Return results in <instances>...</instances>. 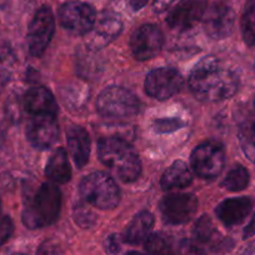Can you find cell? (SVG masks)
<instances>
[{"mask_svg": "<svg viewBox=\"0 0 255 255\" xmlns=\"http://www.w3.org/2000/svg\"><path fill=\"white\" fill-rule=\"evenodd\" d=\"M189 87L202 102H220L237 93L239 82L233 70L215 56H205L190 72Z\"/></svg>", "mask_w": 255, "mask_h": 255, "instance_id": "6da1fadb", "label": "cell"}, {"mask_svg": "<svg viewBox=\"0 0 255 255\" xmlns=\"http://www.w3.org/2000/svg\"><path fill=\"white\" fill-rule=\"evenodd\" d=\"M99 159L123 181H134L141 171L140 159L130 144L122 138H102L98 143Z\"/></svg>", "mask_w": 255, "mask_h": 255, "instance_id": "7a4b0ae2", "label": "cell"}, {"mask_svg": "<svg viewBox=\"0 0 255 255\" xmlns=\"http://www.w3.org/2000/svg\"><path fill=\"white\" fill-rule=\"evenodd\" d=\"M61 194L54 184H43L23 212V223L29 229L48 227L60 213Z\"/></svg>", "mask_w": 255, "mask_h": 255, "instance_id": "3957f363", "label": "cell"}, {"mask_svg": "<svg viewBox=\"0 0 255 255\" xmlns=\"http://www.w3.org/2000/svg\"><path fill=\"white\" fill-rule=\"evenodd\" d=\"M79 190L85 202L100 209H113L119 204L120 190L117 183L112 176L102 171L83 178Z\"/></svg>", "mask_w": 255, "mask_h": 255, "instance_id": "277c9868", "label": "cell"}, {"mask_svg": "<svg viewBox=\"0 0 255 255\" xmlns=\"http://www.w3.org/2000/svg\"><path fill=\"white\" fill-rule=\"evenodd\" d=\"M97 109L103 117L128 118L138 114L140 102L133 93L124 88L110 87L100 93Z\"/></svg>", "mask_w": 255, "mask_h": 255, "instance_id": "5b68a950", "label": "cell"}, {"mask_svg": "<svg viewBox=\"0 0 255 255\" xmlns=\"http://www.w3.org/2000/svg\"><path fill=\"white\" fill-rule=\"evenodd\" d=\"M225 164V150L218 141H204L191 154V166L202 178L213 179L222 173Z\"/></svg>", "mask_w": 255, "mask_h": 255, "instance_id": "8992f818", "label": "cell"}, {"mask_svg": "<svg viewBox=\"0 0 255 255\" xmlns=\"http://www.w3.org/2000/svg\"><path fill=\"white\" fill-rule=\"evenodd\" d=\"M97 13L94 8L82 1H69L59 9L61 26L74 35H87L94 26Z\"/></svg>", "mask_w": 255, "mask_h": 255, "instance_id": "52a82bcc", "label": "cell"}, {"mask_svg": "<svg viewBox=\"0 0 255 255\" xmlns=\"http://www.w3.org/2000/svg\"><path fill=\"white\" fill-rule=\"evenodd\" d=\"M55 30V20L49 6H41L34 15L28 30L29 51L34 56H41L48 48Z\"/></svg>", "mask_w": 255, "mask_h": 255, "instance_id": "ba28073f", "label": "cell"}, {"mask_svg": "<svg viewBox=\"0 0 255 255\" xmlns=\"http://www.w3.org/2000/svg\"><path fill=\"white\" fill-rule=\"evenodd\" d=\"M184 85V79L173 68H158L151 70L145 79V92L151 98L165 100L178 94Z\"/></svg>", "mask_w": 255, "mask_h": 255, "instance_id": "9c48e42d", "label": "cell"}, {"mask_svg": "<svg viewBox=\"0 0 255 255\" xmlns=\"http://www.w3.org/2000/svg\"><path fill=\"white\" fill-rule=\"evenodd\" d=\"M123 30V21L117 13L112 10H104L97 16L94 26L87 34V48L97 51L104 48L119 36Z\"/></svg>", "mask_w": 255, "mask_h": 255, "instance_id": "30bf717a", "label": "cell"}, {"mask_svg": "<svg viewBox=\"0 0 255 255\" xmlns=\"http://www.w3.org/2000/svg\"><path fill=\"white\" fill-rule=\"evenodd\" d=\"M198 209V199L193 194H169L160 202L164 222L171 225L188 223Z\"/></svg>", "mask_w": 255, "mask_h": 255, "instance_id": "8fae6325", "label": "cell"}, {"mask_svg": "<svg viewBox=\"0 0 255 255\" xmlns=\"http://www.w3.org/2000/svg\"><path fill=\"white\" fill-rule=\"evenodd\" d=\"M164 45V35L153 24H145L134 31L130 39V48L138 60H149L160 53Z\"/></svg>", "mask_w": 255, "mask_h": 255, "instance_id": "7c38bea8", "label": "cell"}, {"mask_svg": "<svg viewBox=\"0 0 255 255\" xmlns=\"http://www.w3.org/2000/svg\"><path fill=\"white\" fill-rule=\"evenodd\" d=\"M207 4V0H180L168 14L166 23L174 30H188L202 20Z\"/></svg>", "mask_w": 255, "mask_h": 255, "instance_id": "4fadbf2b", "label": "cell"}, {"mask_svg": "<svg viewBox=\"0 0 255 255\" xmlns=\"http://www.w3.org/2000/svg\"><path fill=\"white\" fill-rule=\"evenodd\" d=\"M59 135L55 115H34L26 125V136L31 145L38 149H48L54 145Z\"/></svg>", "mask_w": 255, "mask_h": 255, "instance_id": "5bb4252c", "label": "cell"}, {"mask_svg": "<svg viewBox=\"0 0 255 255\" xmlns=\"http://www.w3.org/2000/svg\"><path fill=\"white\" fill-rule=\"evenodd\" d=\"M204 30L210 38L224 39L233 33L235 25V13L225 4H214L205 11Z\"/></svg>", "mask_w": 255, "mask_h": 255, "instance_id": "9a60e30c", "label": "cell"}, {"mask_svg": "<svg viewBox=\"0 0 255 255\" xmlns=\"http://www.w3.org/2000/svg\"><path fill=\"white\" fill-rule=\"evenodd\" d=\"M252 198L239 197L227 199L217 207V215L220 222L227 227H235L245 220L253 209Z\"/></svg>", "mask_w": 255, "mask_h": 255, "instance_id": "2e32d148", "label": "cell"}, {"mask_svg": "<svg viewBox=\"0 0 255 255\" xmlns=\"http://www.w3.org/2000/svg\"><path fill=\"white\" fill-rule=\"evenodd\" d=\"M23 104L24 108L33 115H56L58 113L55 98L46 88L43 87L31 88L30 90H28L24 97Z\"/></svg>", "mask_w": 255, "mask_h": 255, "instance_id": "e0dca14e", "label": "cell"}, {"mask_svg": "<svg viewBox=\"0 0 255 255\" xmlns=\"http://www.w3.org/2000/svg\"><path fill=\"white\" fill-rule=\"evenodd\" d=\"M69 151L78 168H84L90 155V138L84 128L73 125L67 131Z\"/></svg>", "mask_w": 255, "mask_h": 255, "instance_id": "ac0fdd59", "label": "cell"}, {"mask_svg": "<svg viewBox=\"0 0 255 255\" xmlns=\"http://www.w3.org/2000/svg\"><path fill=\"white\" fill-rule=\"evenodd\" d=\"M154 227V217L149 212H141L136 214L128 225L124 232V240L129 244H140L148 239L151 229Z\"/></svg>", "mask_w": 255, "mask_h": 255, "instance_id": "d6986e66", "label": "cell"}, {"mask_svg": "<svg viewBox=\"0 0 255 255\" xmlns=\"http://www.w3.org/2000/svg\"><path fill=\"white\" fill-rule=\"evenodd\" d=\"M45 174L51 181L56 184H65L70 180L72 168L68 160L67 151L59 148L51 154L48 164H46Z\"/></svg>", "mask_w": 255, "mask_h": 255, "instance_id": "ffe728a7", "label": "cell"}, {"mask_svg": "<svg viewBox=\"0 0 255 255\" xmlns=\"http://www.w3.org/2000/svg\"><path fill=\"white\" fill-rule=\"evenodd\" d=\"M191 181H193V175H191L186 164L183 161H175L163 174L161 186H163L164 190L184 189L190 185Z\"/></svg>", "mask_w": 255, "mask_h": 255, "instance_id": "44dd1931", "label": "cell"}, {"mask_svg": "<svg viewBox=\"0 0 255 255\" xmlns=\"http://www.w3.org/2000/svg\"><path fill=\"white\" fill-rule=\"evenodd\" d=\"M99 70H102V65L99 63V59L95 55L94 50L80 51L77 55V72L80 77L85 79H93L94 77L99 75Z\"/></svg>", "mask_w": 255, "mask_h": 255, "instance_id": "7402d4cb", "label": "cell"}, {"mask_svg": "<svg viewBox=\"0 0 255 255\" xmlns=\"http://www.w3.org/2000/svg\"><path fill=\"white\" fill-rule=\"evenodd\" d=\"M238 136L243 153L250 161L255 163V119L243 123Z\"/></svg>", "mask_w": 255, "mask_h": 255, "instance_id": "603a6c76", "label": "cell"}, {"mask_svg": "<svg viewBox=\"0 0 255 255\" xmlns=\"http://www.w3.org/2000/svg\"><path fill=\"white\" fill-rule=\"evenodd\" d=\"M242 34L245 43L255 48V0H248L242 16Z\"/></svg>", "mask_w": 255, "mask_h": 255, "instance_id": "cb8c5ba5", "label": "cell"}, {"mask_svg": "<svg viewBox=\"0 0 255 255\" xmlns=\"http://www.w3.org/2000/svg\"><path fill=\"white\" fill-rule=\"evenodd\" d=\"M248 184H249V173L242 165H238L235 168H233L227 174L224 180L222 181L223 188L228 189L230 191L244 190L248 186Z\"/></svg>", "mask_w": 255, "mask_h": 255, "instance_id": "d4e9b609", "label": "cell"}, {"mask_svg": "<svg viewBox=\"0 0 255 255\" xmlns=\"http://www.w3.org/2000/svg\"><path fill=\"white\" fill-rule=\"evenodd\" d=\"M145 250L148 255H173V244L169 237L155 233L146 239Z\"/></svg>", "mask_w": 255, "mask_h": 255, "instance_id": "484cf974", "label": "cell"}, {"mask_svg": "<svg viewBox=\"0 0 255 255\" xmlns=\"http://www.w3.org/2000/svg\"><path fill=\"white\" fill-rule=\"evenodd\" d=\"M193 233H194L195 239L200 243H204V244L214 242L218 237V232L209 215H203L202 218L197 220Z\"/></svg>", "mask_w": 255, "mask_h": 255, "instance_id": "4316f807", "label": "cell"}, {"mask_svg": "<svg viewBox=\"0 0 255 255\" xmlns=\"http://www.w3.org/2000/svg\"><path fill=\"white\" fill-rule=\"evenodd\" d=\"M73 215H74L75 223L79 227L85 228V229L94 227L95 223H97V215L94 214V212L88 205L83 204V203L75 204L74 210H73Z\"/></svg>", "mask_w": 255, "mask_h": 255, "instance_id": "83f0119b", "label": "cell"}, {"mask_svg": "<svg viewBox=\"0 0 255 255\" xmlns=\"http://www.w3.org/2000/svg\"><path fill=\"white\" fill-rule=\"evenodd\" d=\"M185 125V123L179 118H164V119H158L154 123V129L158 133H171Z\"/></svg>", "mask_w": 255, "mask_h": 255, "instance_id": "f1b7e54d", "label": "cell"}, {"mask_svg": "<svg viewBox=\"0 0 255 255\" xmlns=\"http://www.w3.org/2000/svg\"><path fill=\"white\" fill-rule=\"evenodd\" d=\"M14 61V56L8 48H0V85L9 78V68Z\"/></svg>", "mask_w": 255, "mask_h": 255, "instance_id": "f546056e", "label": "cell"}, {"mask_svg": "<svg viewBox=\"0 0 255 255\" xmlns=\"http://www.w3.org/2000/svg\"><path fill=\"white\" fill-rule=\"evenodd\" d=\"M36 255H63V249L55 240H45L38 248Z\"/></svg>", "mask_w": 255, "mask_h": 255, "instance_id": "4dcf8cb0", "label": "cell"}, {"mask_svg": "<svg viewBox=\"0 0 255 255\" xmlns=\"http://www.w3.org/2000/svg\"><path fill=\"white\" fill-rule=\"evenodd\" d=\"M176 255H205V252L191 240H183L179 245Z\"/></svg>", "mask_w": 255, "mask_h": 255, "instance_id": "1f68e13d", "label": "cell"}, {"mask_svg": "<svg viewBox=\"0 0 255 255\" xmlns=\"http://www.w3.org/2000/svg\"><path fill=\"white\" fill-rule=\"evenodd\" d=\"M14 230L13 220L10 217H3L0 218V247L6 243V240L11 237Z\"/></svg>", "mask_w": 255, "mask_h": 255, "instance_id": "d6a6232c", "label": "cell"}, {"mask_svg": "<svg viewBox=\"0 0 255 255\" xmlns=\"http://www.w3.org/2000/svg\"><path fill=\"white\" fill-rule=\"evenodd\" d=\"M105 249L109 254H117L120 250V239L118 235L113 234L105 239Z\"/></svg>", "mask_w": 255, "mask_h": 255, "instance_id": "836d02e7", "label": "cell"}, {"mask_svg": "<svg viewBox=\"0 0 255 255\" xmlns=\"http://www.w3.org/2000/svg\"><path fill=\"white\" fill-rule=\"evenodd\" d=\"M6 114L11 120H18L20 117V104L15 99H10L6 103Z\"/></svg>", "mask_w": 255, "mask_h": 255, "instance_id": "e575fe53", "label": "cell"}, {"mask_svg": "<svg viewBox=\"0 0 255 255\" xmlns=\"http://www.w3.org/2000/svg\"><path fill=\"white\" fill-rule=\"evenodd\" d=\"M176 0H154L153 8L155 13H163V11L168 10Z\"/></svg>", "mask_w": 255, "mask_h": 255, "instance_id": "d590c367", "label": "cell"}, {"mask_svg": "<svg viewBox=\"0 0 255 255\" xmlns=\"http://www.w3.org/2000/svg\"><path fill=\"white\" fill-rule=\"evenodd\" d=\"M255 235V214L253 215L252 220L249 222V224L245 227L244 229V234H243V237H244V239H248V238H252Z\"/></svg>", "mask_w": 255, "mask_h": 255, "instance_id": "8d00e7d4", "label": "cell"}, {"mask_svg": "<svg viewBox=\"0 0 255 255\" xmlns=\"http://www.w3.org/2000/svg\"><path fill=\"white\" fill-rule=\"evenodd\" d=\"M149 0H129V5L133 10H140L141 8L146 5Z\"/></svg>", "mask_w": 255, "mask_h": 255, "instance_id": "74e56055", "label": "cell"}, {"mask_svg": "<svg viewBox=\"0 0 255 255\" xmlns=\"http://www.w3.org/2000/svg\"><path fill=\"white\" fill-rule=\"evenodd\" d=\"M9 3H10V0H0V9L6 8Z\"/></svg>", "mask_w": 255, "mask_h": 255, "instance_id": "f35d334b", "label": "cell"}, {"mask_svg": "<svg viewBox=\"0 0 255 255\" xmlns=\"http://www.w3.org/2000/svg\"><path fill=\"white\" fill-rule=\"evenodd\" d=\"M124 255H143V254H140V253H136V252H129Z\"/></svg>", "mask_w": 255, "mask_h": 255, "instance_id": "ab89813d", "label": "cell"}, {"mask_svg": "<svg viewBox=\"0 0 255 255\" xmlns=\"http://www.w3.org/2000/svg\"><path fill=\"white\" fill-rule=\"evenodd\" d=\"M254 105H255V100H254Z\"/></svg>", "mask_w": 255, "mask_h": 255, "instance_id": "60d3db41", "label": "cell"}]
</instances>
